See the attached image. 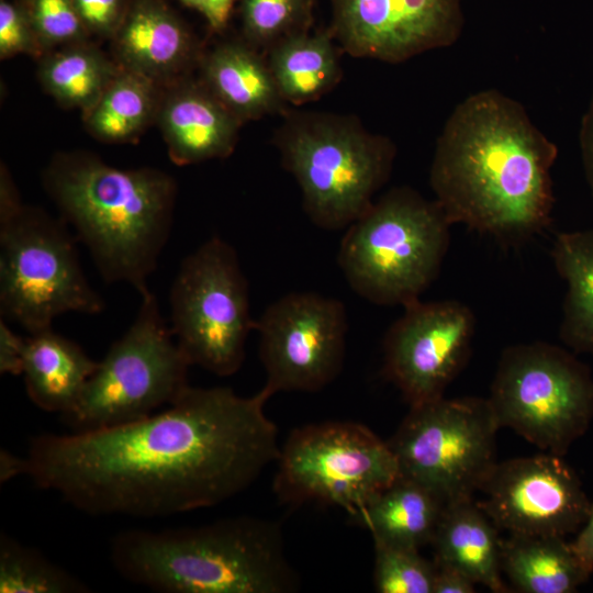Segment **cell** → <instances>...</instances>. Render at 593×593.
Wrapping results in <instances>:
<instances>
[{
	"instance_id": "obj_1",
	"label": "cell",
	"mask_w": 593,
	"mask_h": 593,
	"mask_svg": "<svg viewBox=\"0 0 593 593\" xmlns=\"http://www.w3.org/2000/svg\"><path fill=\"white\" fill-rule=\"evenodd\" d=\"M261 389L189 387L161 412L127 424L33 437L18 474L90 515L159 517L243 492L280 452Z\"/></svg>"
},
{
	"instance_id": "obj_32",
	"label": "cell",
	"mask_w": 593,
	"mask_h": 593,
	"mask_svg": "<svg viewBox=\"0 0 593 593\" xmlns=\"http://www.w3.org/2000/svg\"><path fill=\"white\" fill-rule=\"evenodd\" d=\"M44 52L22 2L0 0V56Z\"/></svg>"
},
{
	"instance_id": "obj_36",
	"label": "cell",
	"mask_w": 593,
	"mask_h": 593,
	"mask_svg": "<svg viewBox=\"0 0 593 593\" xmlns=\"http://www.w3.org/2000/svg\"><path fill=\"white\" fill-rule=\"evenodd\" d=\"M186 7L194 9L201 13L210 26L216 31H222L230 19L234 0H179Z\"/></svg>"
},
{
	"instance_id": "obj_29",
	"label": "cell",
	"mask_w": 593,
	"mask_h": 593,
	"mask_svg": "<svg viewBox=\"0 0 593 593\" xmlns=\"http://www.w3.org/2000/svg\"><path fill=\"white\" fill-rule=\"evenodd\" d=\"M244 41L267 52L280 41L310 31L313 0H242Z\"/></svg>"
},
{
	"instance_id": "obj_37",
	"label": "cell",
	"mask_w": 593,
	"mask_h": 593,
	"mask_svg": "<svg viewBox=\"0 0 593 593\" xmlns=\"http://www.w3.org/2000/svg\"><path fill=\"white\" fill-rule=\"evenodd\" d=\"M579 143L584 175L593 199V94L581 121Z\"/></svg>"
},
{
	"instance_id": "obj_7",
	"label": "cell",
	"mask_w": 593,
	"mask_h": 593,
	"mask_svg": "<svg viewBox=\"0 0 593 593\" xmlns=\"http://www.w3.org/2000/svg\"><path fill=\"white\" fill-rule=\"evenodd\" d=\"M190 367L156 295L148 291L141 295L133 322L98 361L63 421L74 433H82L144 418L174 403L190 387Z\"/></svg>"
},
{
	"instance_id": "obj_17",
	"label": "cell",
	"mask_w": 593,
	"mask_h": 593,
	"mask_svg": "<svg viewBox=\"0 0 593 593\" xmlns=\"http://www.w3.org/2000/svg\"><path fill=\"white\" fill-rule=\"evenodd\" d=\"M157 116L170 159L178 166L226 158L243 124L203 82L172 91L159 104Z\"/></svg>"
},
{
	"instance_id": "obj_13",
	"label": "cell",
	"mask_w": 593,
	"mask_h": 593,
	"mask_svg": "<svg viewBox=\"0 0 593 593\" xmlns=\"http://www.w3.org/2000/svg\"><path fill=\"white\" fill-rule=\"evenodd\" d=\"M266 389L315 392L340 373L348 331L344 303L316 292H291L255 321Z\"/></svg>"
},
{
	"instance_id": "obj_15",
	"label": "cell",
	"mask_w": 593,
	"mask_h": 593,
	"mask_svg": "<svg viewBox=\"0 0 593 593\" xmlns=\"http://www.w3.org/2000/svg\"><path fill=\"white\" fill-rule=\"evenodd\" d=\"M480 492L479 506L510 534L566 537L592 504L574 470L550 452L496 462Z\"/></svg>"
},
{
	"instance_id": "obj_9",
	"label": "cell",
	"mask_w": 593,
	"mask_h": 593,
	"mask_svg": "<svg viewBox=\"0 0 593 593\" xmlns=\"http://www.w3.org/2000/svg\"><path fill=\"white\" fill-rule=\"evenodd\" d=\"M488 400L500 428L563 457L593 421V376L562 347L517 344L502 351Z\"/></svg>"
},
{
	"instance_id": "obj_19",
	"label": "cell",
	"mask_w": 593,
	"mask_h": 593,
	"mask_svg": "<svg viewBox=\"0 0 593 593\" xmlns=\"http://www.w3.org/2000/svg\"><path fill=\"white\" fill-rule=\"evenodd\" d=\"M203 83L242 123L288 109L267 59L246 41L217 45L202 60Z\"/></svg>"
},
{
	"instance_id": "obj_3",
	"label": "cell",
	"mask_w": 593,
	"mask_h": 593,
	"mask_svg": "<svg viewBox=\"0 0 593 593\" xmlns=\"http://www.w3.org/2000/svg\"><path fill=\"white\" fill-rule=\"evenodd\" d=\"M60 219L89 251L103 281L139 295L172 230L176 182L153 168L121 169L86 154L57 156L43 176Z\"/></svg>"
},
{
	"instance_id": "obj_34",
	"label": "cell",
	"mask_w": 593,
	"mask_h": 593,
	"mask_svg": "<svg viewBox=\"0 0 593 593\" xmlns=\"http://www.w3.org/2000/svg\"><path fill=\"white\" fill-rule=\"evenodd\" d=\"M25 337L16 334L9 322L0 317V373L21 376Z\"/></svg>"
},
{
	"instance_id": "obj_31",
	"label": "cell",
	"mask_w": 593,
	"mask_h": 593,
	"mask_svg": "<svg viewBox=\"0 0 593 593\" xmlns=\"http://www.w3.org/2000/svg\"><path fill=\"white\" fill-rule=\"evenodd\" d=\"M43 49L86 42L88 32L74 0L22 1Z\"/></svg>"
},
{
	"instance_id": "obj_35",
	"label": "cell",
	"mask_w": 593,
	"mask_h": 593,
	"mask_svg": "<svg viewBox=\"0 0 593 593\" xmlns=\"http://www.w3.org/2000/svg\"><path fill=\"white\" fill-rule=\"evenodd\" d=\"M436 566L433 593H473L475 582L449 566Z\"/></svg>"
},
{
	"instance_id": "obj_12",
	"label": "cell",
	"mask_w": 593,
	"mask_h": 593,
	"mask_svg": "<svg viewBox=\"0 0 593 593\" xmlns=\"http://www.w3.org/2000/svg\"><path fill=\"white\" fill-rule=\"evenodd\" d=\"M410 407L388 440L401 475L447 503L472 499L497 462L500 426L489 400L441 396Z\"/></svg>"
},
{
	"instance_id": "obj_18",
	"label": "cell",
	"mask_w": 593,
	"mask_h": 593,
	"mask_svg": "<svg viewBox=\"0 0 593 593\" xmlns=\"http://www.w3.org/2000/svg\"><path fill=\"white\" fill-rule=\"evenodd\" d=\"M112 38L122 68L155 82L179 71L194 53L191 34L160 0H132Z\"/></svg>"
},
{
	"instance_id": "obj_6",
	"label": "cell",
	"mask_w": 593,
	"mask_h": 593,
	"mask_svg": "<svg viewBox=\"0 0 593 593\" xmlns=\"http://www.w3.org/2000/svg\"><path fill=\"white\" fill-rule=\"evenodd\" d=\"M451 225L436 200L409 187L392 188L346 228L338 266L361 298L405 306L437 278Z\"/></svg>"
},
{
	"instance_id": "obj_16",
	"label": "cell",
	"mask_w": 593,
	"mask_h": 593,
	"mask_svg": "<svg viewBox=\"0 0 593 593\" xmlns=\"http://www.w3.org/2000/svg\"><path fill=\"white\" fill-rule=\"evenodd\" d=\"M329 32L342 52L398 64L455 44L462 0H331Z\"/></svg>"
},
{
	"instance_id": "obj_10",
	"label": "cell",
	"mask_w": 593,
	"mask_h": 593,
	"mask_svg": "<svg viewBox=\"0 0 593 593\" xmlns=\"http://www.w3.org/2000/svg\"><path fill=\"white\" fill-rule=\"evenodd\" d=\"M170 329L191 366L236 373L255 329L247 278L235 248L214 235L180 262L169 290Z\"/></svg>"
},
{
	"instance_id": "obj_23",
	"label": "cell",
	"mask_w": 593,
	"mask_h": 593,
	"mask_svg": "<svg viewBox=\"0 0 593 593\" xmlns=\"http://www.w3.org/2000/svg\"><path fill=\"white\" fill-rule=\"evenodd\" d=\"M501 568L524 593H572L591 575L558 536L510 534L501 542Z\"/></svg>"
},
{
	"instance_id": "obj_33",
	"label": "cell",
	"mask_w": 593,
	"mask_h": 593,
	"mask_svg": "<svg viewBox=\"0 0 593 593\" xmlns=\"http://www.w3.org/2000/svg\"><path fill=\"white\" fill-rule=\"evenodd\" d=\"M132 0H74L89 34L113 37Z\"/></svg>"
},
{
	"instance_id": "obj_30",
	"label": "cell",
	"mask_w": 593,
	"mask_h": 593,
	"mask_svg": "<svg viewBox=\"0 0 593 593\" xmlns=\"http://www.w3.org/2000/svg\"><path fill=\"white\" fill-rule=\"evenodd\" d=\"M373 583L380 593H433L436 566L419 549L373 540Z\"/></svg>"
},
{
	"instance_id": "obj_25",
	"label": "cell",
	"mask_w": 593,
	"mask_h": 593,
	"mask_svg": "<svg viewBox=\"0 0 593 593\" xmlns=\"http://www.w3.org/2000/svg\"><path fill=\"white\" fill-rule=\"evenodd\" d=\"M551 257L567 283L559 337L573 353L593 355V228L557 234Z\"/></svg>"
},
{
	"instance_id": "obj_21",
	"label": "cell",
	"mask_w": 593,
	"mask_h": 593,
	"mask_svg": "<svg viewBox=\"0 0 593 593\" xmlns=\"http://www.w3.org/2000/svg\"><path fill=\"white\" fill-rule=\"evenodd\" d=\"M98 361L52 327L25 337L22 377L29 399L49 413H68Z\"/></svg>"
},
{
	"instance_id": "obj_11",
	"label": "cell",
	"mask_w": 593,
	"mask_h": 593,
	"mask_svg": "<svg viewBox=\"0 0 593 593\" xmlns=\"http://www.w3.org/2000/svg\"><path fill=\"white\" fill-rule=\"evenodd\" d=\"M276 462L273 491L280 501L335 505L353 517L401 474L389 443L348 421L294 429Z\"/></svg>"
},
{
	"instance_id": "obj_39",
	"label": "cell",
	"mask_w": 593,
	"mask_h": 593,
	"mask_svg": "<svg viewBox=\"0 0 593 593\" xmlns=\"http://www.w3.org/2000/svg\"><path fill=\"white\" fill-rule=\"evenodd\" d=\"M23 206L9 172L2 168L0 224L14 217Z\"/></svg>"
},
{
	"instance_id": "obj_27",
	"label": "cell",
	"mask_w": 593,
	"mask_h": 593,
	"mask_svg": "<svg viewBox=\"0 0 593 593\" xmlns=\"http://www.w3.org/2000/svg\"><path fill=\"white\" fill-rule=\"evenodd\" d=\"M120 68L83 42L47 56L41 65L40 79L56 100L80 108L85 113L99 100Z\"/></svg>"
},
{
	"instance_id": "obj_26",
	"label": "cell",
	"mask_w": 593,
	"mask_h": 593,
	"mask_svg": "<svg viewBox=\"0 0 593 593\" xmlns=\"http://www.w3.org/2000/svg\"><path fill=\"white\" fill-rule=\"evenodd\" d=\"M156 82L120 68L99 100L83 113L92 135L104 142L135 139L159 109Z\"/></svg>"
},
{
	"instance_id": "obj_28",
	"label": "cell",
	"mask_w": 593,
	"mask_h": 593,
	"mask_svg": "<svg viewBox=\"0 0 593 593\" xmlns=\"http://www.w3.org/2000/svg\"><path fill=\"white\" fill-rule=\"evenodd\" d=\"M89 588L34 548L0 537L1 593H85Z\"/></svg>"
},
{
	"instance_id": "obj_2",
	"label": "cell",
	"mask_w": 593,
	"mask_h": 593,
	"mask_svg": "<svg viewBox=\"0 0 593 593\" xmlns=\"http://www.w3.org/2000/svg\"><path fill=\"white\" fill-rule=\"evenodd\" d=\"M557 157L556 144L518 101L481 90L448 116L436 142L429 184L451 224L517 245L552 221Z\"/></svg>"
},
{
	"instance_id": "obj_8",
	"label": "cell",
	"mask_w": 593,
	"mask_h": 593,
	"mask_svg": "<svg viewBox=\"0 0 593 593\" xmlns=\"http://www.w3.org/2000/svg\"><path fill=\"white\" fill-rule=\"evenodd\" d=\"M77 238L61 220L23 206L0 224V317L29 334L65 313L94 315L105 302L81 268Z\"/></svg>"
},
{
	"instance_id": "obj_38",
	"label": "cell",
	"mask_w": 593,
	"mask_h": 593,
	"mask_svg": "<svg viewBox=\"0 0 593 593\" xmlns=\"http://www.w3.org/2000/svg\"><path fill=\"white\" fill-rule=\"evenodd\" d=\"M575 555L584 566V568L592 573L593 572V503L588 515L586 521L578 530V535L573 541L570 542Z\"/></svg>"
},
{
	"instance_id": "obj_20",
	"label": "cell",
	"mask_w": 593,
	"mask_h": 593,
	"mask_svg": "<svg viewBox=\"0 0 593 593\" xmlns=\"http://www.w3.org/2000/svg\"><path fill=\"white\" fill-rule=\"evenodd\" d=\"M499 528L473 499L445 505L432 540L434 563L456 568L492 592L507 588L501 573Z\"/></svg>"
},
{
	"instance_id": "obj_22",
	"label": "cell",
	"mask_w": 593,
	"mask_h": 593,
	"mask_svg": "<svg viewBox=\"0 0 593 593\" xmlns=\"http://www.w3.org/2000/svg\"><path fill=\"white\" fill-rule=\"evenodd\" d=\"M446 504L426 485L400 474L354 518L373 540L421 549L432 544Z\"/></svg>"
},
{
	"instance_id": "obj_14",
	"label": "cell",
	"mask_w": 593,
	"mask_h": 593,
	"mask_svg": "<svg viewBox=\"0 0 593 593\" xmlns=\"http://www.w3.org/2000/svg\"><path fill=\"white\" fill-rule=\"evenodd\" d=\"M403 309L384 336L383 371L413 406L444 396L469 357L475 317L455 300Z\"/></svg>"
},
{
	"instance_id": "obj_5",
	"label": "cell",
	"mask_w": 593,
	"mask_h": 593,
	"mask_svg": "<svg viewBox=\"0 0 593 593\" xmlns=\"http://www.w3.org/2000/svg\"><path fill=\"white\" fill-rule=\"evenodd\" d=\"M282 115L273 143L300 187L305 214L320 228H347L388 181L394 144L355 116L288 110Z\"/></svg>"
},
{
	"instance_id": "obj_4",
	"label": "cell",
	"mask_w": 593,
	"mask_h": 593,
	"mask_svg": "<svg viewBox=\"0 0 593 593\" xmlns=\"http://www.w3.org/2000/svg\"><path fill=\"white\" fill-rule=\"evenodd\" d=\"M110 558L127 581L164 593H288L298 588L279 525L249 516L126 530L112 539Z\"/></svg>"
},
{
	"instance_id": "obj_24",
	"label": "cell",
	"mask_w": 593,
	"mask_h": 593,
	"mask_svg": "<svg viewBox=\"0 0 593 593\" xmlns=\"http://www.w3.org/2000/svg\"><path fill=\"white\" fill-rule=\"evenodd\" d=\"M339 47L329 30L289 36L267 53V63L280 94L288 104L315 101L342 78Z\"/></svg>"
}]
</instances>
